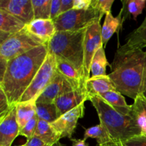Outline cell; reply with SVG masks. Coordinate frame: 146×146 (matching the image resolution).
<instances>
[{"instance_id": "9a60e30c", "label": "cell", "mask_w": 146, "mask_h": 146, "mask_svg": "<svg viewBox=\"0 0 146 146\" xmlns=\"http://www.w3.org/2000/svg\"><path fill=\"white\" fill-rule=\"evenodd\" d=\"M27 28L33 35L44 43H48L56 33L55 24L51 19H34Z\"/></svg>"}, {"instance_id": "4fadbf2b", "label": "cell", "mask_w": 146, "mask_h": 146, "mask_svg": "<svg viewBox=\"0 0 146 146\" xmlns=\"http://www.w3.org/2000/svg\"><path fill=\"white\" fill-rule=\"evenodd\" d=\"M88 100V95L85 87L61 96L55 100L54 104L56 106L60 117L81 104H84Z\"/></svg>"}, {"instance_id": "7c38bea8", "label": "cell", "mask_w": 146, "mask_h": 146, "mask_svg": "<svg viewBox=\"0 0 146 146\" xmlns=\"http://www.w3.org/2000/svg\"><path fill=\"white\" fill-rule=\"evenodd\" d=\"M19 133L15 106L3 119L0 120V146H11Z\"/></svg>"}, {"instance_id": "44dd1931", "label": "cell", "mask_w": 146, "mask_h": 146, "mask_svg": "<svg viewBox=\"0 0 146 146\" xmlns=\"http://www.w3.org/2000/svg\"><path fill=\"white\" fill-rule=\"evenodd\" d=\"M17 123L21 131L26 124L36 115V101L19 102L16 105Z\"/></svg>"}, {"instance_id": "484cf974", "label": "cell", "mask_w": 146, "mask_h": 146, "mask_svg": "<svg viewBox=\"0 0 146 146\" xmlns=\"http://www.w3.org/2000/svg\"><path fill=\"white\" fill-rule=\"evenodd\" d=\"M88 138L96 140L98 145L101 146L112 141L108 132L101 124L94 125L85 130L84 139L86 141Z\"/></svg>"}, {"instance_id": "e0dca14e", "label": "cell", "mask_w": 146, "mask_h": 146, "mask_svg": "<svg viewBox=\"0 0 146 146\" xmlns=\"http://www.w3.org/2000/svg\"><path fill=\"white\" fill-rule=\"evenodd\" d=\"M86 89L88 97L99 96L108 91H116L108 75L90 77L86 82Z\"/></svg>"}, {"instance_id": "f546056e", "label": "cell", "mask_w": 146, "mask_h": 146, "mask_svg": "<svg viewBox=\"0 0 146 146\" xmlns=\"http://www.w3.org/2000/svg\"><path fill=\"white\" fill-rule=\"evenodd\" d=\"M114 0H93L92 5L96 7L103 14L111 13V7Z\"/></svg>"}, {"instance_id": "d590c367", "label": "cell", "mask_w": 146, "mask_h": 146, "mask_svg": "<svg viewBox=\"0 0 146 146\" xmlns=\"http://www.w3.org/2000/svg\"><path fill=\"white\" fill-rule=\"evenodd\" d=\"M74 0H61L60 15L64 14V13H66L67 12V11H70V10L73 9V7H74Z\"/></svg>"}, {"instance_id": "3957f363", "label": "cell", "mask_w": 146, "mask_h": 146, "mask_svg": "<svg viewBox=\"0 0 146 146\" xmlns=\"http://www.w3.org/2000/svg\"><path fill=\"white\" fill-rule=\"evenodd\" d=\"M88 100L98 113L100 124L105 128L113 141L121 143L142 135L139 125L132 116L117 112L99 96H91Z\"/></svg>"}, {"instance_id": "ffe728a7", "label": "cell", "mask_w": 146, "mask_h": 146, "mask_svg": "<svg viewBox=\"0 0 146 146\" xmlns=\"http://www.w3.org/2000/svg\"><path fill=\"white\" fill-rule=\"evenodd\" d=\"M106 103H108L117 112L125 115H131L132 106L128 105L125 98L118 91H108L99 95Z\"/></svg>"}, {"instance_id": "b9f144b4", "label": "cell", "mask_w": 146, "mask_h": 146, "mask_svg": "<svg viewBox=\"0 0 146 146\" xmlns=\"http://www.w3.org/2000/svg\"><path fill=\"white\" fill-rule=\"evenodd\" d=\"M20 146H25V145H20Z\"/></svg>"}, {"instance_id": "4316f807", "label": "cell", "mask_w": 146, "mask_h": 146, "mask_svg": "<svg viewBox=\"0 0 146 146\" xmlns=\"http://www.w3.org/2000/svg\"><path fill=\"white\" fill-rule=\"evenodd\" d=\"M34 19H50L51 0H31Z\"/></svg>"}, {"instance_id": "277c9868", "label": "cell", "mask_w": 146, "mask_h": 146, "mask_svg": "<svg viewBox=\"0 0 146 146\" xmlns=\"http://www.w3.org/2000/svg\"><path fill=\"white\" fill-rule=\"evenodd\" d=\"M86 29L76 31H57L48 43V51L70 63L86 82L84 65V38Z\"/></svg>"}, {"instance_id": "7402d4cb", "label": "cell", "mask_w": 146, "mask_h": 146, "mask_svg": "<svg viewBox=\"0 0 146 146\" xmlns=\"http://www.w3.org/2000/svg\"><path fill=\"white\" fill-rule=\"evenodd\" d=\"M34 135L41 138L49 145H53L61 139L59 134L55 131L51 124L42 120H38Z\"/></svg>"}, {"instance_id": "4dcf8cb0", "label": "cell", "mask_w": 146, "mask_h": 146, "mask_svg": "<svg viewBox=\"0 0 146 146\" xmlns=\"http://www.w3.org/2000/svg\"><path fill=\"white\" fill-rule=\"evenodd\" d=\"M12 108L13 107L9 105L4 91L0 88V120L3 119L10 112Z\"/></svg>"}, {"instance_id": "7a4b0ae2", "label": "cell", "mask_w": 146, "mask_h": 146, "mask_svg": "<svg viewBox=\"0 0 146 146\" xmlns=\"http://www.w3.org/2000/svg\"><path fill=\"white\" fill-rule=\"evenodd\" d=\"M108 76L116 91L135 101L143 91L146 72V50L118 47Z\"/></svg>"}, {"instance_id": "1f68e13d", "label": "cell", "mask_w": 146, "mask_h": 146, "mask_svg": "<svg viewBox=\"0 0 146 146\" xmlns=\"http://www.w3.org/2000/svg\"><path fill=\"white\" fill-rule=\"evenodd\" d=\"M122 146H146V136L139 135L121 142Z\"/></svg>"}, {"instance_id": "8d00e7d4", "label": "cell", "mask_w": 146, "mask_h": 146, "mask_svg": "<svg viewBox=\"0 0 146 146\" xmlns=\"http://www.w3.org/2000/svg\"><path fill=\"white\" fill-rule=\"evenodd\" d=\"M7 65H8V61L0 57V81L4 78Z\"/></svg>"}, {"instance_id": "30bf717a", "label": "cell", "mask_w": 146, "mask_h": 146, "mask_svg": "<svg viewBox=\"0 0 146 146\" xmlns=\"http://www.w3.org/2000/svg\"><path fill=\"white\" fill-rule=\"evenodd\" d=\"M74 90L72 85L56 70L53 79L38 96L36 103L54 104L57 98Z\"/></svg>"}, {"instance_id": "cb8c5ba5", "label": "cell", "mask_w": 146, "mask_h": 146, "mask_svg": "<svg viewBox=\"0 0 146 146\" xmlns=\"http://www.w3.org/2000/svg\"><path fill=\"white\" fill-rule=\"evenodd\" d=\"M109 66L106 56L104 47L101 46L96 52L91 66V77L101 76L106 74V67Z\"/></svg>"}, {"instance_id": "5bb4252c", "label": "cell", "mask_w": 146, "mask_h": 146, "mask_svg": "<svg viewBox=\"0 0 146 146\" xmlns=\"http://www.w3.org/2000/svg\"><path fill=\"white\" fill-rule=\"evenodd\" d=\"M27 24L12 14L0 10V42H3L24 29Z\"/></svg>"}, {"instance_id": "60d3db41", "label": "cell", "mask_w": 146, "mask_h": 146, "mask_svg": "<svg viewBox=\"0 0 146 146\" xmlns=\"http://www.w3.org/2000/svg\"><path fill=\"white\" fill-rule=\"evenodd\" d=\"M51 146H66V145H63L62 143H60V141H58V142L56 143L55 144H54V145H51Z\"/></svg>"}, {"instance_id": "836d02e7", "label": "cell", "mask_w": 146, "mask_h": 146, "mask_svg": "<svg viewBox=\"0 0 146 146\" xmlns=\"http://www.w3.org/2000/svg\"><path fill=\"white\" fill-rule=\"evenodd\" d=\"M93 0H74L73 9L88 10L92 7Z\"/></svg>"}, {"instance_id": "ab89813d", "label": "cell", "mask_w": 146, "mask_h": 146, "mask_svg": "<svg viewBox=\"0 0 146 146\" xmlns=\"http://www.w3.org/2000/svg\"><path fill=\"white\" fill-rule=\"evenodd\" d=\"M143 96L146 98V72L145 76V81H144V86H143Z\"/></svg>"}, {"instance_id": "6da1fadb", "label": "cell", "mask_w": 146, "mask_h": 146, "mask_svg": "<svg viewBox=\"0 0 146 146\" xmlns=\"http://www.w3.org/2000/svg\"><path fill=\"white\" fill-rule=\"evenodd\" d=\"M48 53V43L36 47L8 61L0 88L4 91L11 107L19 103Z\"/></svg>"}, {"instance_id": "f35d334b", "label": "cell", "mask_w": 146, "mask_h": 146, "mask_svg": "<svg viewBox=\"0 0 146 146\" xmlns=\"http://www.w3.org/2000/svg\"><path fill=\"white\" fill-rule=\"evenodd\" d=\"M101 146H122L121 142H115V141H111V142L108 143L107 144Z\"/></svg>"}, {"instance_id": "9c48e42d", "label": "cell", "mask_w": 146, "mask_h": 146, "mask_svg": "<svg viewBox=\"0 0 146 146\" xmlns=\"http://www.w3.org/2000/svg\"><path fill=\"white\" fill-rule=\"evenodd\" d=\"M84 111L85 105L82 104L76 108L61 115L56 121L51 123L55 131L59 134L61 138H72L78 120L84 117Z\"/></svg>"}, {"instance_id": "74e56055", "label": "cell", "mask_w": 146, "mask_h": 146, "mask_svg": "<svg viewBox=\"0 0 146 146\" xmlns=\"http://www.w3.org/2000/svg\"><path fill=\"white\" fill-rule=\"evenodd\" d=\"M72 146H88V143L86 142L84 139H76V138H71Z\"/></svg>"}, {"instance_id": "5b68a950", "label": "cell", "mask_w": 146, "mask_h": 146, "mask_svg": "<svg viewBox=\"0 0 146 146\" xmlns=\"http://www.w3.org/2000/svg\"><path fill=\"white\" fill-rule=\"evenodd\" d=\"M104 14L94 6L88 10L71 9L54 20L57 31H76L101 22Z\"/></svg>"}, {"instance_id": "e575fe53", "label": "cell", "mask_w": 146, "mask_h": 146, "mask_svg": "<svg viewBox=\"0 0 146 146\" xmlns=\"http://www.w3.org/2000/svg\"><path fill=\"white\" fill-rule=\"evenodd\" d=\"M25 146H51L46 143L44 141L39 138L38 137L34 135L31 139L27 140Z\"/></svg>"}, {"instance_id": "8fae6325", "label": "cell", "mask_w": 146, "mask_h": 146, "mask_svg": "<svg viewBox=\"0 0 146 146\" xmlns=\"http://www.w3.org/2000/svg\"><path fill=\"white\" fill-rule=\"evenodd\" d=\"M0 10L12 14L27 25L34 20L31 0H0Z\"/></svg>"}, {"instance_id": "603a6c76", "label": "cell", "mask_w": 146, "mask_h": 146, "mask_svg": "<svg viewBox=\"0 0 146 146\" xmlns=\"http://www.w3.org/2000/svg\"><path fill=\"white\" fill-rule=\"evenodd\" d=\"M131 106V116L136 121L141 130L142 135L146 136V98L143 96H139Z\"/></svg>"}, {"instance_id": "ac0fdd59", "label": "cell", "mask_w": 146, "mask_h": 146, "mask_svg": "<svg viewBox=\"0 0 146 146\" xmlns=\"http://www.w3.org/2000/svg\"><path fill=\"white\" fill-rule=\"evenodd\" d=\"M121 47L127 50L146 48V15L142 24L128 35L127 42Z\"/></svg>"}, {"instance_id": "d6986e66", "label": "cell", "mask_w": 146, "mask_h": 146, "mask_svg": "<svg viewBox=\"0 0 146 146\" xmlns=\"http://www.w3.org/2000/svg\"><path fill=\"white\" fill-rule=\"evenodd\" d=\"M123 22V21L121 13L117 17H114L111 13L106 14L104 25L101 29V36H102L103 46L104 48L106 46L107 44L114 33L119 32Z\"/></svg>"}, {"instance_id": "d4e9b609", "label": "cell", "mask_w": 146, "mask_h": 146, "mask_svg": "<svg viewBox=\"0 0 146 146\" xmlns=\"http://www.w3.org/2000/svg\"><path fill=\"white\" fill-rule=\"evenodd\" d=\"M36 115L38 120L46 121L52 123L59 118L58 110L54 104H42L36 103Z\"/></svg>"}, {"instance_id": "8992f818", "label": "cell", "mask_w": 146, "mask_h": 146, "mask_svg": "<svg viewBox=\"0 0 146 146\" xmlns=\"http://www.w3.org/2000/svg\"><path fill=\"white\" fill-rule=\"evenodd\" d=\"M44 44L46 43L33 35L26 26L19 32L0 43V57L9 61Z\"/></svg>"}, {"instance_id": "52a82bcc", "label": "cell", "mask_w": 146, "mask_h": 146, "mask_svg": "<svg viewBox=\"0 0 146 146\" xmlns=\"http://www.w3.org/2000/svg\"><path fill=\"white\" fill-rule=\"evenodd\" d=\"M56 70V59L55 55L48 51L44 64L39 68L29 88L23 94L19 102L36 101L46 87L53 79Z\"/></svg>"}, {"instance_id": "ba28073f", "label": "cell", "mask_w": 146, "mask_h": 146, "mask_svg": "<svg viewBox=\"0 0 146 146\" xmlns=\"http://www.w3.org/2000/svg\"><path fill=\"white\" fill-rule=\"evenodd\" d=\"M100 22H96L86 28L84 38V65L86 81L91 77V66L96 52L103 46Z\"/></svg>"}, {"instance_id": "2e32d148", "label": "cell", "mask_w": 146, "mask_h": 146, "mask_svg": "<svg viewBox=\"0 0 146 146\" xmlns=\"http://www.w3.org/2000/svg\"><path fill=\"white\" fill-rule=\"evenodd\" d=\"M56 59L57 71L72 85L74 89L78 90L85 88L86 81L72 64L59 57L56 56Z\"/></svg>"}, {"instance_id": "f1b7e54d", "label": "cell", "mask_w": 146, "mask_h": 146, "mask_svg": "<svg viewBox=\"0 0 146 146\" xmlns=\"http://www.w3.org/2000/svg\"><path fill=\"white\" fill-rule=\"evenodd\" d=\"M38 118L37 115L30 120L28 123L25 125V126L20 131V135L25 137L27 140H29L32 138L35 133L36 129L37 124H38Z\"/></svg>"}, {"instance_id": "d6a6232c", "label": "cell", "mask_w": 146, "mask_h": 146, "mask_svg": "<svg viewBox=\"0 0 146 146\" xmlns=\"http://www.w3.org/2000/svg\"><path fill=\"white\" fill-rule=\"evenodd\" d=\"M61 4V0H51L50 19L54 21V19H56L60 15Z\"/></svg>"}, {"instance_id": "83f0119b", "label": "cell", "mask_w": 146, "mask_h": 146, "mask_svg": "<svg viewBox=\"0 0 146 146\" xmlns=\"http://www.w3.org/2000/svg\"><path fill=\"white\" fill-rule=\"evenodd\" d=\"M123 8L126 9L127 12L131 14L134 20H137L138 16L142 14L145 7L146 0H127L123 1Z\"/></svg>"}]
</instances>
